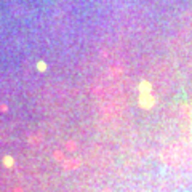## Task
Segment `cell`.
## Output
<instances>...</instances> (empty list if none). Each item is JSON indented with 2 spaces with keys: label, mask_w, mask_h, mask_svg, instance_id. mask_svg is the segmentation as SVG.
Returning a JSON list of instances; mask_svg holds the SVG:
<instances>
[{
  "label": "cell",
  "mask_w": 192,
  "mask_h": 192,
  "mask_svg": "<svg viewBox=\"0 0 192 192\" xmlns=\"http://www.w3.org/2000/svg\"><path fill=\"white\" fill-rule=\"evenodd\" d=\"M5 163H7V165H11V163H13V160H11V157H5Z\"/></svg>",
  "instance_id": "1"
},
{
  "label": "cell",
  "mask_w": 192,
  "mask_h": 192,
  "mask_svg": "<svg viewBox=\"0 0 192 192\" xmlns=\"http://www.w3.org/2000/svg\"><path fill=\"white\" fill-rule=\"evenodd\" d=\"M38 69H42V71H43V69H45V64H43V63H40V64H38Z\"/></svg>",
  "instance_id": "2"
}]
</instances>
